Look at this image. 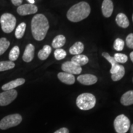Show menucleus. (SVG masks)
Listing matches in <instances>:
<instances>
[{
    "label": "nucleus",
    "mask_w": 133,
    "mask_h": 133,
    "mask_svg": "<svg viewBox=\"0 0 133 133\" xmlns=\"http://www.w3.org/2000/svg\"><path fill=\"white\" fill-rule=\"evenodd\" d=\"M49 29V21L44 15L38 14L32 18L31 22V33L36 41L43 40Z\"/></svg>",
    "instance_id": "1"
},
{
    "label": "nucleus",
    "mask_w": 133,
    "mask_h": 133,
    "mask_svg": "<svg viewBox=\"0 0 133 133\" xmlns=\"http://www.w3.org/2000/svg\"><path fill=\"white\" fill-rule=\"evenodd\" d=\"M90 12L89 4L84 1H81L70 8L66 13V17L72 22H78L87 18Z\"/></svg>",
    "instance_id": "2"
},
{
    "label": "nucleus",
    "mask_w": 133,
    "mask_h": 133,
    "mask_svg": "<svg viewBox=\"0 0 133 133\" xmlns=\"http://www.w3.org/2000/svg\"><path fill=\"white\" fill-rule=\"evenodd\" d=\"M76 105L82 110H88L94 107L96 99L91 93H83L78 96L76 101Z\"/></svg>",
    "instance_id": "3"
},
{
    "label": "nucleus",
    "mask_w": 133,
    "mask_h": 133,
    "mask_svg": "<svg viewBox=\"0 0 133 133\" xmlns=\"http://www.w3.org/2000/svg\"><path fill=\"white\" fill-rule=\"evenodd\" d=\"M16 18L11 13H4L0 17V24L3 32L10 33L14 30L16 25Z\"/></svg>",
    "instance_id": "4"
},
{
    "label": "nucleus",
    "mask_w": 133,
    "mask_h": 133,
    "mask_svg": "<svg viewBox=\"0 0 133 133\" xmlns=\"http://www.w3.org/2000/svg\"><path fill=\"white\" fill-rule=\"evenodd\" d=\"M22 121V117L19 114L6 116L0 121V129L6 130L11 128L19 125Z\"/></svg>",
    "instance_id": "5"
},
{
    "label": "nucleus",
    "mask_w": 133,
    "mask_h": 133,
    "mask_svg": "<svg viewBox=\"0 0 133 133\" xmlns=\"http://www.w3.org/2000/svg\"><path fill=\"white\" fill-rule=\"evenodd\" d=\"M114 128L117 133H126L130 128V120L123 114L117 116L114 120Z\"/></svg>",
    "instance_id": "6"
},
{
    "label": "nucleus",
    "mask_w": 133,
    "mask_h": 133,
    "mask_svg": "<svg viewBox=\"0 0 133 133\" xmlns=\"http://www.w3.org/2000/svg\"><path fill=\"white\" fill-rule=\"evenodd\" d=\"M17 97V91L15 89L5 91L0 93V106H6L12 103Z\"/></svg>",
    "instance_id": "7"
},
{
    "label": "nucleus",
    "mask_w": 133,
    "mask_h": 133,
    "mask_svg": "<svg viewBox=\"0 0 133 133\" xmlns=\"http://www.w3.org/2000/svg\"><path fill=\"white\" fill-rule=\"evenodd\" d=\"M38 11V7L35 4H25L18 6L17 9V12L20 16H24L27 15L35 14Z\"/></svg>",
    "instance_id": "8"
},
{
    "label": "nucleus",
    "mask_w": 133,
    "mask_h": 133,
    "mask_svg": "<svg viewBox=\"0 0 133 133\" xmlns=\"http://www.w3.org/2000/svg\"><path fill=\"white\" fill-rule=\"evenodd\" d=\"M62 70L64 72L71 75L79 74L82 71V69L80 66L78 65L71 61H67L62 65Z\"/></svg>",
    "instance_id": "9"
},
{
    "label": "nucleus",
    "mask_w": 133,
    "mask_h": 133,
    "mask_svg": "<svg viewBox=\"0 0 133 133\" xmlns=\"http://www.w3.org/2000/svg\"><path fill=\"white\" fill-rule=\"evenodd\" d=\"M77 80L84 85H92L97 81V78L92 74H84L78 76Z\"/></svg>",
    "instance_id": "10"
},
{
    "label": "nucleus",
    "mask_w": 133,
    "mask_h": 133,
    "mask_svg": "<svg viewBox=\"0 0 133 133\" xmlns=\"http://www.w3.org/2000/svg\"><path fill=\"white\" fill-rule=\"evenodd\" d=\"M114 11V4L112 0H104L102 4V12L105 17L108 18L112 16Z\"/></svg>",
    "instance_id": "11"
},
{
    "label": "nucleus",
    "mask_w": 133,
    "mask_h": 133,
    "mask_svg": "<svg viewBox=\"0 0 133 133\" xmlns=\"http://www.w3.org/2000/svg\"><path fill=\"white\" fill-rule=\"evenodd\" d=\"M35 55V46L32 44H29L26 46L22 56V59L25 62H30L33 59Z\"/></svg>",
    "instance_id": "12"
},
{
    "label": "nucleus",
    "mask_w": 133,
    "mask_h": 133,
    "mask_svg": "<svg viewBox=\"0 0 133 133\" xmlns=\"http://www.w3.org/2000/svg\"><path fill=\"white\" fill-rule=\"evenodd\" d=\"M25 82V79L24 78H17L14 79V80L11 81L10 82H8L4 85L2 86L1 89L4 91L11 90V89H14L18 86H20L22 84H24Z\"/></svg>",
    "instance_id": "13"
},
{
    "label": "nucleus",
    "mask_w": 133,
    "mask_h": 133,
    "mask_svg": "<svg viewBox=\"0 0 133 133\" xmlns=\"http://www.w3.org/2000/svg\"><path fill=\"white\" fill-rule=\"evenodd\" d=\"M102 56L106 60H107V61H109V62L110 63L111 65H112V68H111L110 71V74L112 75L116 74V73L119 70L121 65L118 64V63L116 62L115 60L114 57H112L109 53L105 52H102Z\"/></svg>",
    "instance_id": "14"
},
{
    "label": "nucleus",
    "mask_w": 133,
    "mask_h": 133,
    "mask_svg": "<svg viewBox=\"0 0 133 133\" xmlns=\"http://www.w3.org/2000/svg\"><path fill=\"white\" fill-rule=\"evenodd\" d=\"M58 78L61 82L65 83V84H74L75 82V78L74 75H71L65 72H60L57 75Z\"/></svg>",
    "instance_id": "15"
},
{
    "label": "nucleus",
    "mask_w": 133,
    "mask_h": 133,
    "mask_svg": "<svg viewBox=\"0 0 133 133\" xmlns=\"http://www.w3.org/2000/svg\"><path fill=\"white\" fill-rule=\"evenodd\" d=\"M116 22L121 28L126 29L129 25V22L127 16L123 13H119L116 17Z\"/></svg>",
    "instance_id": "16"
},
{
    "label": "nucleus",
    "mask_w": 133,
    "mask_h": 133,
    "mask_svg": "<svg viewBox=\"0 0 133 133\" xmlns=\"http://www.w3.org/2000/svg\"><path fill=\"white\" fill-rule=\"evenodd\" d=\"M120 102L124 106H129L133 104V90L126 92L121 96Z\"/></svg>",
    "instance_id": "17"
},
{
    "label": "nucleus",
    "mask_w": 133,
    "mask_h": 133,
    "mask_svg": "<svg viewBox=\"0 0 133 133\" xmlns=\"http://www.w3.org/2000/svg\"><path fill=\"white\" fill-rule=\"evenodd\" d=\"M71 62H74L75 64L79 66H83L87 64L89 62V59L85 55L78 54L75 55L71 58Z\"/></svg>",
    "instance_id": "18"
},
{
    "label": "nucleus",
    "mask_w": 133,
    "mask_h": 133,
    "mask_svg": "<svg viewBox=\"0 0 133 133\" xmlns=\"http://www.w3.org/2000/svg\"><path fill=\"white\" fill-rule=\"evenodd\" d=\"M66 42V38L62 35H59L56 36L54 39H53L52 42V48L55 49H59V48H62L64 46L65 43Z\"/></svg>",
    "instance_id": "19"
},
{
    "label": "nucleus",
    "mask_w": 133,
    "mask_h": 133,
    "mask_svg": "<svg viewBox=\"0 0 133 133\" xmlns=\"http://www.w3.org/2000/svg\"><path fill=\"white\" fill-rule=\"evenodd\" d=\"M52 51V48L49 45H44L43 49H41L38 53V57L41 61L47 59Z\"/></svg>",
    "instance_id": "20"
},
{
    "label": "nucleus",
    "mask_w": 133,
    "mask_h": 133,
    "mask_svg": "<svg viewBox=\"0 0 133 133\" xmlns=\"http://www.w3.org/2000/svg\"><path fill=\"white\" fill-rule=\"evenodd\" d=\"M84 51V44L81 42H76L69 49V52L71 54L78 55L81 54Z\"/></svg>",
    "instance_id": "21"
},
{
    "label": "nucleus",
    "mask_w": 133,
    "mask_h": 133,
    "mask_svg": "<svg viewBox=\"0 0 133 133\" xmlns=\"http://www.w3.org/2000/svg\"><path fill=\"white\" fill-rule=\"evenodd\" d=\"M26 24L25 22H22L17 26L15 31V36L16 38L21 39L23 38L26 30Z\"/></svg>",
    "instance_id": "22"
},
{
    "label": "nucleus",
    "mask_w": 133,
    "mask_h": 133,
    "mask_svg": "<svg viewBox=\"0 0 133 133\" xmlns=\"http://www.w3.org/2000/svg\"><path fill=\"white\" fill-rule=\"evenodd\" d=\"M16 66L14 62L10 61H1L0 62V71H7L14 69Z\"/></svg>",
    "instance_id": "23"
},
{
    "label": "nucleus",
    "mask_w": 133,
    "mask_h": 133,
    "mask_svg": "<svg viewBox=\"0 0 133 133\" xmlns=\"http://www.w3.org/2000/svg\"><path fill=\"white\" fill-rule=\"evenodd\" d=\"M20 54V49L18 46H15L11 49L9 54V59L10 61L14 62L19 57Z\"/></svg>",
    "instance_id": "24"
},
{
    "label": "nucleus",
    "mask_w": 133,
    "mask_h": 133,
    "mask_svg": "<svg viewBox=\"0 0 133 133\" xmlns=\"http://www.w3.org/2000/svg\"><path fill=\"white\" fill-rule=\"evenodd\" d=\"M10 46V41L6 38H0V56L3 55L7 51Z\"/></svg>",
    "instance_id": "25"
},
{
    "label": "nucleus",
    "mask_w": 133,
    "mask_h": 133,
    "mask_svg": "<svg viewBox=\"0 0 133 133\" xmlns=\"http://www.w3.org/2000/svg\"><path fill=\"white\" fill-rule=\"evenodd\" d=\"M124 74H125V69H124V66L121 65L119 70L116 74H112L111 77H112L113 81H117L120 80L121 79H122L123 77L124 76Z\"/></svg>",
    "instance_id": "26"
},
{
    "label": "nucleus",
    "mask_w": 133,
    "mask_h": 133,
    "mask_svg": "<svg viewBox=\"0 0 133 133\" xmlns=\"http://www.w3.org/2000/svg\"><path fill=\"white\" fill-rule=\"evenodd\" d=\"M54 55L56 60H57V61H61V60L64 59V58L66 57V51L63 49L59 48V49H56L55 50Z\"/></svg>",
    "instance_id": "27"
},
{
    "label": "nucleus",
    "mask_w": 133,
    "mask_h": 133,
    "mask_svg": "<svg viewBox=\"0 0 133 133\" xmlns=\"http://www.w3.org/2000/svg\"><path fill=\"white\" fill-rule=\"evenodd\" d=\"M114 57L118 64H124L128 61V56L121 53H116L115 54Z\"/></svg>",
    "instance_id": "28"
},
{
    "label": "nucleus",
    "mask_w": 133,
    "mask_h": 133,
    "mask_svg": "<svg viewBox=\"0 0 133 133\" xmlns=\"http://www.w3.org/2000/svg\"><path fill=\"white\" fill-rule=\"evenodd\" d=\"M124 46V41L121 38H116L114 43V49L117 51H121Z\"/></svg>",
    "instance_id": "29"
},
{
    "label": "nucleus",
    "mask_w": 133,
    "mask_h": 133,
    "mask_svg": "<svg viewBox=\"0 0 133 133\" xmlns=\"http://www.w3.org/2000/svg\"><path fill=\"white\" fill-rule=\"evenodd\" d=\"M126 45L131 49H133V33H130L126 38Z\"/></svg>",
    "instance_id": "30"
},
{
    "label": "nucleus",
    "mask_w": 133,
    "mask_h": 133,
    "mask_svg": "<svg viewBox=\"0 0 133 133\" xmlns=\"http://www.w3.org/2000/svg\"><path fill=\"white\" fill-rule=\"evenodd\" d=\"M54 133H69V131L66 128H62L58 129Z\"/></svg>",
    "instance_id": "31"
},
{
    "label": "nucleus",
    "mask_w": 133,
    "mask_h": 133,
    "mask_svg": "<svg viewBox=\"0 0 133 133\" xmlns=\"http://www.w3.org/2000/svg\"><path fill=\"white\" fill-rule=\"evenodd\" d=\"M23 0H11V2L13 4V5L16 6H19L22 5Z\"/></svg>",
    "instance_id": "32"
},
{
    "label": "nucleus",
    "mask_w": 133,
    "mask_h": 133,
    "mask_svg": "<svg viewBox=\"0 0 133 133\" xmlns=\"http://www.w3.org/2000/svg\"><path fill=\"white\" fill-rule=\"evenodd\" d=\"M130 59L131 61L133 62V51L130 53Z\"/></svg>",
    "instance_id": "33"
},
{
    "label": "nucleus",
    "mask_w": 133,
    "mask_h": 133,
    "mask_svg": "<svg viewBox=\"0 0 133 133\" xmlns=\"http://www.w3.org/2000/svg\"><path fill=\"white\" fill-rule=\"evenodd\" d=\"M30 3V4H34L35 3V0H27Z\"/></svg>",
    "instance_id": "34"
},
{
    "label": "nucleus",
    "mask_w": 133,
    "mask_h": 133,
    "mask_svg": "<svg viewBox=\"0 0 133 133\" xmlns=\"http://www.w3.org/2000/svg\"><path fill=\"white\" fill-rule=\"evenodd\" d=\"M131 133H133V124L131 126Z\"/></svg>",
    "instance_id": "35"
},
{
    "label": "nucleus",
    "mask_w": 133,
    "mask_h": 133,
    "mask_svg": "<svg viewBox=\"0 0 133 133\" xmlns=\"http://www.w3.org/2000/svg\"><path fill=\"white\" fill-rule=\"evenodd\" d=\"M132 21H133V14H132Z\"/></svg>",
    "instance_id": "36"
},
{
    "label": "nucleus",
    "mask_w": 133,
    "mask_h": 133,
    "mask_svg": "<svg viewBox=\"0 0 133 133\" xmlns=\"http://www.w3.org/2000/svg\"><path fill=\"white\" fill-rule=\"evenodd\" d=\"M132 81H133V79H132Z\"/></svg>",
    "instance_id": "37"
}]
</instances>
